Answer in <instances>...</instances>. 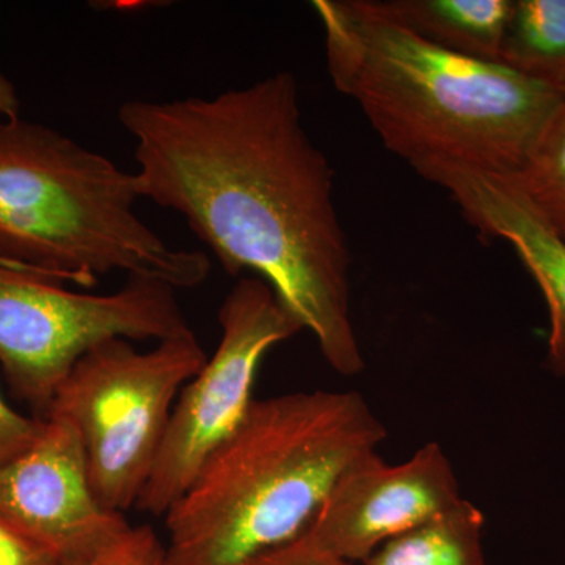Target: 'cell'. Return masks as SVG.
<instances>
[{"instance_id":"6da1fadb","label":"cell","mask_w":565,"mask_h":565,"mask_svg":"<svg viewBox=\"0 0 565 565\" xmlns=\"http://www.w3.org/2000/svg\"><path fill=\"white\" fill-rule=\"evenodd\" d=\"M118 121L134 141L139 199L180 214L226 274L266 281L338 374L362 373L333 169L305 129L296 77L132 99Z\"/></svg>"},{"instance_id":"7a4b0ae2","label":"cell","mask_w":565,"mask_h":565,"mask_svg":"<svg viewBox=\"0 0 565 565\" xmlns=\"http://www.w3.org/2000/svg\"><path fill=\"white\" fill-rule=\"evenodd\" d=\"M327 71L386 150L414 169L455 162L516 174L565 96L501 63L441 50L379 0H315Z\"/></svg>"},{"instance_id":"3957f363","label":"cell","mask_w":565,"mask_h":565,"mask_svg":"<svg viewBox=\"0 0 565 565\" xmlns=\"http://www.w3.org/2000/svg\"><path fill=\"white\" fill-rule=\"evenodd\" d=\"M386 437L355 392L253 401L163 515L169 565H244L291 544L338 478Z\"/></svg>"},{"instance_id":"277c9868","label":"cell","mask_w":565,"mask_h":565,"mask_svg":"<svg viewBox=\"0 0 565 565\" xmlns=\"http://www.w3.org/2000/svg\"><path fill=\"white\" fill-rule=\"evenodd\" d=\"M139 200L134 173L102 152L43 122L0 118V263L82 288L114 273L203 285L207 253L166 243Z\"/></svg>"},{"instance_id":"5b68a950","label":"cell","mask_w":565,"mask_h":565,"mask_svg":"<svg viewBox=\"0 0 565 565\" xmlns=\"http://www.w3.org/2000/svg\"><path fill=\"white\" fill-rule=\"evenodd\" d=\"M206 360L193 330L150 351L117 338L85 353L58 386L47 415L68 419L79 434L104 509L125 514L136 508L178 396Z\"/></svg>"},{"instance_id":"8992f818","label":"cell","mask_w":565,"mask_h":565,"mask_svg":"<svg viewBox=\"0 0 565 565\" xmlns=\"http://www.w3.org/2000/svg\"><path fill=\"white\" fill-rule=\"evenodd\" d=\"M177 291L128 277L118 291L98 296L0 263V366L7 381L44 418L74 364L96 345L117 338L159 343L191 332Z\"/></svg>"},{"instance_id":"52a82bcc","label":"cell","mask_w":565,"mask_h":565,"mask_svg":"<svg viewBox=\"0 0 565 565\" xmlns=\"http://www.w3.org/2000/svg\"><path fill=\"white\" fill-rule=\"evenodd\" d=\"M221 341L174 404L161 451L136 508L161 516L250 411L256 373L274 345L303 332L258 277H243L218 310Z\"/></svg>"},{"instance_id":"ba28073f","label":"cell","mask_w":565,"mask_h":565,"mask_svg":"<svg viewBox=\"0 0 565 565\" xmlns=\"http://www.w3.org/2000/svg\"><path fill=\"white\" fill-rule=\"evenodd\" d=\"M0 520L65 564L96 555L131 527L99 503L79 434L57 415L44 416L35 440L0 465Z\"/></svg>"},{"instance_id":"9c48e42d","label":"cell","mask_w":565,"mask_h":565,"mask_svg":"<svg viewBox=\"0 0 565 565\" xmlns=\"http://www.w3.org/2000/svg\"><path fill=\"white\" fill-rule=\"evenodd\" d=\"M462 500L451 460L437 444L407 462L388 465L377 451L360 457L334 482L313 522L296 542L363 564L379 546Z\"/></svg>"},{"instance_id":"30bf717a","label":"cell","mask_w":565,"mask_h":565,"mask_svg":"<svg viewBox=\"0 0 565 565\" xmlns=\"http://www.w3.org/2000/svg\"><path fill=\"white\" fill-rule=\"evenodd\" d=\"M424 180L440 185L465 221L489 239H503L544 296L550 316L545 366L565 377V243L534 210L509 174L455 162L416 167Z\"/></svg>"},{"instance_id":"8fae6325","label":"cell","mask_w":565,"mask_h":565,"mask_svg":"<svg viewBox=\"0 0 565 565\" xmlns=\"http://www.w3.org/2000/svg\"><path fill=\"white\" fill-rule=\"evenodd\" d=\"M394 20L441 50L500 63L514 0H379Z\"/></svg>"},{"instance_id":"7c38bea8","label":"cell","mask_w":565,"mask_h":565,"mask_svg":"<svg viewBox=\"0 0 565 565\" xmlns=\"http://www.w3.org/2000/svg\"><path fill=\"white\" fill-rule=\"evenodd\" d=\"M484 515L470 501H459L404 533L394 535L363 565H486Z\"/></svg>"},{"instance_id":"4fadbf2b","label":"cell","mask_w":565,"mask_h":565,"mask_svg":"<svg viewBox=\"0 0 565 565\" xmlns=\"http://www.w3.org/2000/svg\"><path fill=\"white\" fill-rule=\"evenodd\" d=\"M500 63L563 95L565 0H514Z\"/></svg>"},{"instance_id":"5bb4252c","label":"cell","mask_w":565,"mask_h":565,"mask_svg":"<svg viewBox=\"0 0 565 565\" xmlns=\"http://www.w3.org/2000/svg\"><path fill=\"white\" fill-rule=\"evenodd\" d=\"M509 177L565 243V99L546 122L523 169Z\"/></svg>"},{"instance_id":"9a60e30c","label":"cell","mask_w":565,"mask_h":565,"mask_svg":"<svg viewBox=\"0 0 565 565\" xmlns=\"http://www.w3.org/2000/svg\"><path fill=\"white\" fill-rule=\"evenodd\" d=\"M65 565H169L167 546L151 526H131L121 537L87 559Z\"/></svg>"},{"instance_id":"2e32d148","label":"cell","mask_w":565,"mask_h":565,"mask_svg":"<svg viewBox=\"0 0 565 565\" xmlns=\"http://www.w3.org/2000/svg\"><path fill=\"white\" fill-rule=\"evenodd\" d=\"M43 418H31L11 407L0 392V465L9 462L35 440Z\"/></svg>"},{"instance_id":"e0dca14e","label":"cell","mask_w":565,"mask_h":565,"mask_svg":"<svg viewBox=\"0 0 565 565\" xmlns=\"http://www.w3.org/2000/svg\"><path fill=\"white\" fill-rule=\"evenodd\" d=\"M0 565H65L61 557L0 520Z\"/></svg>"},{"instance_id":"ac0fdd59","label":"cell","mask_w":565,"mask_h":565,"mask_svg":"<svg viewBox=\"0 0 565 565\" xmlns=\"http://www.w3.org/2000/svg\"><path fill=\"white\" fill-rule=\"evenodd\" d=\"M244 565H363L349 563V561L338 559L323 553L315 552L300 545L299 542L292 541L291 544L282 545L273 552L264 553V555L248 561Z\"/></svg>"},{"instance_id":"d6986e66","label":"cell","mask_w":565,"mask_h":565,"mask_svg":"<svg viewBox=\"0 0 565 565\" xmlns=\"http://www.w3.org/2000/svg\"><path fill=\"white\" fill-rule=\"evenodd\" d=\"M21 117V102L13 82L0 71V118L11 120Z\"/></svg>"},{"instance_id":"ffe728a7","label":"cell","mask_w":565,"mask_h":565,"mask_svg":"<svg viewBox=\"0 0 565 565\" xmlns=\"http://www.w3.org/2000/svg\"><path fill=\"white\" fill-rule=\"evenodd\" d=\"M563 95L565 96V90L563 92Z\"/></svg>"}]
</instances>
